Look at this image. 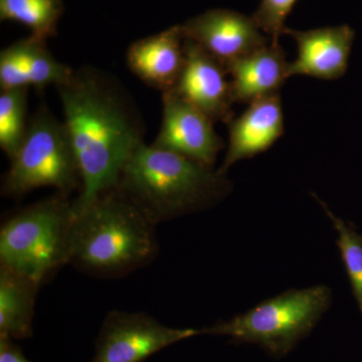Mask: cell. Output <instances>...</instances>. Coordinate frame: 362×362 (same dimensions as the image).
Wrapping results in <instances>:
<instances>
[{"label": "cell", "mask_w": 362, "mask_h": 362, "mask_svg": "<svg viewBox=\"0 0 362 362\" xmlns=\"http://www.w3.org/2000/svg\"><path fill=\"white\" fill-rule=\"evenodd\" d=\"M82 188L74 216L100 194L118 187L124 166L143 141L141 116L116 80L90 66L57 86Z\"/></svg>", "instance_id": "6da1fadb"}, {"label": "cell", "mask_w": 362, "mask_h": 362, "mask_svg": "<svg viewBox=\"0 0 362 362\" xmlns=\"http://www.w3.org/2000/svg\"><path fill=\"white\" fill-rule=\"evenodd\" d=\"M156 225L118 187L74 216L69 265L98 278H120L158 256Z\"/></svg>", "instance_id": "7a4b0ae2"}, {"label": "cell", "mask_w": 362, "mask_h": 362, "mask_svg": "<svg viewBox=\"0 0 362 362\" xmlns=\"http://www.w3.org/2000/svg\"><path fill=\"white\" fill-rule=\"evenodd\" d=\"M117 187L157 226L216 206L233 185L213 168L142 143L124 166Z\"/></svg>", "instance_id": "3957f363"}, {"label": "cell", "mask_w": 362, "mask_h": 362, "mask_svg": "<svg viewBox=\"0 0 362 362\" xmlns=\"http://www.w3.org/2000/svg\"><path fill=\"white\" fill-rule=\"evenodd\" d=\"M73 202L58 194L21 209L0 230V266L42 287L70 261Z\"/></svg>", "instance_id": "277c9868"}, {"label": "cell", "mask_w": 362, "mask_h": 362, "mask_svg": "<svg viewBox=\"0 0 362 362\" xmlns=\"http://www.w3.org/2000/svg\"><path fill=\"white\" fill-rule=\"evenodd\" d=\"M327 286L288 290L262 302L246 313L204 328L201 334L223 335L238 343H255L271 356H287L311 332L329 309Z\"/></svg>", "instance_id": "5b68a950"}, {"label": "cell", "mask_w": 362, "mask_h": 362, "mask_svg": "<svg viewBox=\"0 0 362 362\" xmlns=\"http://www.w3.org/2000/svg\"><path fill=\"white\" fill-rule=\"evenodd\" d=\"M4 175L1 194L21 199L40 187L70 195L81 190L82 178L65 123L45 105L33 116L25 139Z\"/></svg>", "instance_id": "8992f818"}, {"label": "cell", "mask_w": 362, "mask_h": 362, "mask_svg": "<svg viewBox=\"0 0 362 362\" xmlns=\"http://www.w3.org/2000/svg\"><path fill=\"white\" fill-rule=\"evenodd\" d=\"M201 334L192 328H170L142 312L107 314L92 362H143L171 344Z\"/></svg>", "instance_id": "52a82bcc"}, {"label": "cell", "mask_w": 362, "mask_h": 362, "mask_svg": "<svg viewBox=\"0 0 362 362\" xmlns=\"http://www.w3.org/2000/svg\"><path fill=\"white\" fill-rule=\"evenodd\" d=\"M162 94L163 118L152 145L213 168L225 147L214 129V121L175 90Z\"/></svg>", "instance_id": "ba28073f"}, {"label": "cell", "mask_w": 362, "mask_h": 362, "mask_svg": "<svg viewBox=\"0 0 362 362\" xmlns=\"http://www.w3.org/2000/svg\"><path fill=\"white\" fill-rule=\"evenodd\" d=\"M180 26L185 39L201 45L225 68L272 40L252 16L230 9H211Z\"/></svg>", "instance_id": "9c48e42d"}, {"label": "cell", "mask_w": 362, "mask_h": 362, "mask_svg": "<svg viewBox=\"0 0 362 362\" xmlns=\"http://www.w3.org/2000/svg\"><path fill=\"white\" fill-rule=\"evenodd\" d=\"M185 63L175 90L204 112L214 122L233 120L230 81L225 66L194 42L185 37Z\"/></svg>", "instance_id": "30bf717a"}, {"label": "cell", "mask_w": 362, "mask_h": 362, "mask_svg": "<svg viewBox=\"0 0 362 362\" xmlns=\"http://www.w3.org/2000/svg\"><path fill=\"white\" fill-rule=\"evenodd\" d=\"M297 44V58L289 63V78L308 76L337 80L346 73L356 33L349 25L328 26L310 30L286 28Z\"/></svg>", "instance_id": "8fae6325"}, {"label": "cell", "mask_w": 362, "mask_h": 362, "mask_svg": "<svg viewBox=\"0 0 362 362\" xmlns=\"http://www.w3.org/2000/svg\"><path fill=\"white\" fill-rule=\"evenodd\" d=\"M228 125V148L220 168L226 175L235 162L270 149L284 134V113L280 93L256 100Z\"/></svg>", "instance_id": "7c38bea8"}, {"label": "cell", "mask_w": 362, "mask_h": 362, "mask_svg": "<svg viewBox=\"0 0 362 362\" xmlns=\"http://www.w3.org/2000/svg\"><path fill=\"white\" fill-rule=\"evenodd\" d=\"M126 63L150 87L162 93L175 89L185 63V35L180 25L136 40L126 52Z\"/></svg>", "instance_id": "4fadbf2b"}, {"label": "cell", "mask_w": 362, "mask_h": 362, "mask_svg": "<svg viewBox=\"0 0 362 362\" xmlns=\"http://www.w3.org/2000/svg\"><path fill=\"white\" fill-rule=\"evenodd\" d=\"M47 40L30 35L0 52V88H45L65 83L73 69L59 63L47 49Z\"/></svg>", "instance_id": "5bb4252c"}, {"label": "cell", "mask_w": 362, "mask_h": 362, "mask_svg": "<svg viewBox=\"0 0 362 362\" xmlns=\"http://www.w3.org/2000/svg\"><path fill=\"white\" fill-rule=\"evenodd\" d=\"M230 74L233 102L252 103L261 98L280 93L289 78V63L280 42L268 45L226 66Z\"/></svg>", "instance_id": "9a60e30c"}, {"label": "cell", "mask_w": 362, "mask_h": 362, "mask_svg": "<svg viewBox=\"0 0 362 362\" xmlns=\"http://www.w3.org/2000/svg\"><path fill=\"white\" fill-rule=\"evenodd\" d=\"M40 286L25 276L0 266V337H33V320Z\"/></svg>", "instance_id": "2e32d148"}, {"label": "cell", "mask_w": 362, "mask_h": 362, "mask_svg": "<svg viewBox=\"0 0 362 362\" xmlns=\"http://www.w3.org/2000/svg\"><path fill=\"white\" fill-rule=\"evenodd\" d=\"M63 0H0V18L28 26L32 35L47 40L57 35Z\"/></svg>", "instance_id": "e0dca14e"}, {"label": "cell", "mask_w": 362, "mask_h": 362, "mask_svg": "<svg viewBox=\"0 0 362 362\" xmlns=\"http://www.w3.org/2000/svg\"><path fill=\"white\" fill-rule=\"evenodd\" d=\"M28 88L1 90L0 95V146L13 159L25 139Z\"/></svg>", "instance_id": "ac0fdd59"}, {"label": "cell", "mask_w": 362, "mask_h": 362, "mask_svg": "<svg viewBox=\"0 0 362 362\" xmlns=\"http://www.w3.org/2000/svg\"><path fill=\"white\" fill-rule=\"evenodd\" d=\"M316 201L321 204L324 211L329 216L333 226L338 233L337 240L347 276H349L352 293L362 315V235L356 232L354 226L345 223L341 218L331 213L328 206L317 195Z\"/></svg>", "instance_id": "d6986e66"}, {"label": "cell", "mask_w": 362, "mask_h": 362, "mask_svg": "<svg viewBox=\"0 0 362 362\" xmlns=\"http://www.w3.org/2000/svg\"><path fill=\"white\" fill-rule=\"evenodd\" d=\"M298 0H261L252 20L262 33H266L271 40L279 42V37L284 35L286 20L291 13Z\"/></svg>", "instance_id": "ffe728a7"}, {"label": "cell", "mask_w": 362, "mask_h": 362, "mask_svg": "<svg viewBox=\"0 0 362 362\" xmlns=\"http://www.w3.org/2000/svg\"><path fill=\"white\" fill-rule=\"evenodd\" d=\"M0 362H30L13 339L0 337Z\"/></svg>", "instance_id": "44dd1931"}]
</instances>
